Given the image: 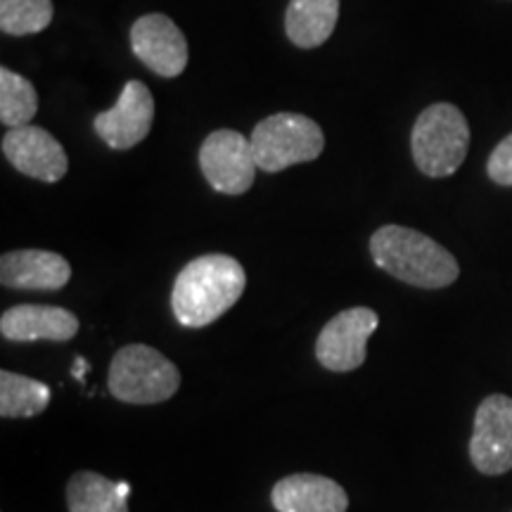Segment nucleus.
Returning a JSON list of instances; mask_svg holds the SVG:
<instances>
[{"instance_id":"4","label":"nucleus","mask_w":512,"mask_h":512,"mask_svg":"<svg viewBox=\"0 0 512 512\" xmlns=\"http://www.w3.org/2000/svg\"><path fill=\"white\" fill-rule=\"evenodd\" d=\"M470 147V126L456 105L437 102L415 119L411 133L413 162L425 176L446 178L463 166Z\"/></svg>"},{"instance_id":"14","label":"nucleus","mask_w":512,"mask_h":512,"mask_svg":"<svg viewBox=\"0 0 512 512\" xmlns=\"http://www.w3.org/2000/svg\"><path fill=\"white\" fill-rule=\"evenodd\" d=\"M271 503L275 512H347L349 496L342 484L323 475L297 472L273 486Z\"/></svg>"},{"instance_id":"1","label":"nucleus","mask_w":512,"mask_h":512,"mask_svg":"<svg viewBox=\"0 0 512 512\" xmlns=\"http://www.w3.org/2000/svg\"><path fill=\"white\" fill-rule=\"evenodd\" d=\"M245 285L247 273L238 259L228 254L197 256L176 275L171 309L183 328H207L238 304Z\"/></svg>"},{"instance_id":"18","label":"nucleus","mask_w":512,"mask_h":512,"mask_svg":"<svg viewBox=\"0 0 512 512\" xmlns=\"http://www.w3.org/2000/svg\"><path fill=\"white\" fill-rule=\"evenodd\" d=\"M38 112L34 83L8 67L0 69V121L8 128L29 126Z\"/></svg>"},{"instance_id":"11","label":"nucleus","mask_w":512,"mask_h":512,"mask_svg":"<svg viewBox=\"0 0 512 512\" xmlns=\"http://www.w3.org/2000/svg\"><path fill=\"white\" fill-rule=\"evenodd\" d=\"M3 155L19 174L41 183H57L67 176L69 159L60 140L46 128L19 126L3 136Z\"/></svg>"},{"instance_id":"10","label":"nucleus","mask_w":512,"mask_h":512,"mask_svg":"<svg viewBox=\"0 0 512 512\" xmlns=\"http://www.w3.org/2000/svg\"><path fill=\"white\" fill-rule=\"evenodd\" d=\"M131 50L152 74L174 79L188 67V41L171 17L143 15L131 27Z\"/></svg>"},{"instance_id":"7","label":"nucleus","mask_w":512,"mask_h":512,"mask_svg":"<svg viewBox=\"0 0 512 512\" xmlns=\"http://www.w3.org/2000/svg\"><path fill=\"white\" fill-rule=\"evenodd\" d=\"M380 316L368 306H354L328 320L316 339V358L332 373H351L366 363L368 342Z\"/></svg>"},{"instance_id":"8","label":"nucleus","mask_w":512,"mask_h":512,"mask_svg":"<svg viewBox=\"0 0 512 512\" xmlns=\"http://www.w3.org/2000/svg\"><path fill=\"white\" fill-rule=\"evenodd\" d=\"M470 460L482 475L496 477L512 470V399L491 394L477 406L470 439Z\"/></svg>"},{"instance_id":"13","label":"nucleus","mask_w":512,"mask_h":512,"mask_svg":"<svg viewBox=\"0 0 512 512\" xmlns=\"http://www.w3.org/2000/svg\"><path fill=\"white\" fill-rule=\"evenodd\" d=\"M79 328V318L62 306L19 304L0 316V335L10 342H69Z\"/></svg>"},{"instance_id":"6","label":"nucleus","mask_w":512,"mask_h":512,"mask_svg":"<svg viewBox=\"0 0 512 512\" xmlns=\"http://www.w3.org/2000/svg\"><path fill=\"white\" fill-rule=\"evenodd\" d=\"M200 169L211 188L221 195H245L259 169L252 140L233 128L209 133L200 147Z\"/></svg>"},{"instance_id":"9","label":"nucleus","mask_w":512,"mask_h":512,"mask_svg":"<svg viewBox=\"0 0 512 512\" xmlns=\"http://www.w3.org/2000/svg\"><path fill=\"white\" fill-rule=\"evenodd\" d=\"M155 121V98L143 81L131 79L121 88L117 105L93 119L98 138L112 150H131L150 136Z\"/></svg>"},{"instance_id":"21","label":"nucleus","mask_w":512,"mask_h":512,"mask_svg":"<svg viewBox=\"0 0 512 512\" xmlns=\"http://www.w3.org/2000/svg\"><path fill=\"white\" fill-rule=\"evenodd\" d=\"M88 368H91V363H88L86 358H76V366H74L76 380H83V373H88Z\"/></svg>"},{"instance_id":"2","label":"nucleus","mask_w":512,"mask_h":512,"mask_svg":"<svg viewBox=\"0 0 512 512\" xmlns=\"http://www.w3.org/2000/svg\"><path fill=\"white\" fill-rule=\"evenodd\" d=\"M370 256L384 273L420 290H444L460 275L458 259L446 247L420 230L396 223L375 230L370 238Z\"/></svg>"},{"instance_id":"5","label":"nucleus","mask_w":512,"mask_h":512,"mask_svg":"<svg viewBox=\"0 0 512 512\" xmlns=\"http://www.w3.org/2000/svg\"><path fill=\"white\" fill-rule=\"evenodd\" d=\"M252 150L256 166L266 174H280L294 164L313 162L325 147L323 128L297 112H275L254 126Z\"/></svg>"},{"instance_id":"3","label":"nucleus","mask_w":512,"mask_h":512,"mask_svg":"<svg viewBox=\"0 0 512 512\" xmlns=\"http://www.w3.org/2000/svg\"><path fill=\"white\" fill-rule=\"evenodd\" d=\"M110 394L131 406H155L174 399L181 389V373L162 351L147 344H126L112 356Z\"/></svg>"},{"instance_id":"16","label":"nucleus","mask_w":512,"mask_h":512,"mask_svg":"<svg viewBox=\"0 0 512 512\" xmlns=\"http://www.w3.org/2000/svg\"><path fill=\"white\" fill-rule=\"evenodd\" d=\"M131 486L93 470H81L67 482L69 512H128Z\"/></svg>"},{"instance_id":"15","label":"nucleus","mask_w":512,"mask_h":512,"mask_svg":"<svg viewBox=\"0 0 512 512\" xmlns=\"http://www.w3.org/2000/svg\"><path fill=\"white\" fill-rule=\"evenodd\" d=\"M339 0H290L285 12L287 38L297 48L323 46L337 27Z\"/></svg>"},{"instance_id":"20","label":"nucleus","mask_w":512,"mask_h":512,"mask_svg":"<svg viewBox=\"0 0 512 512\" xmlns=\"http://www.w3.org/2000/svg\"><path fill=\"white\" fill-rule=\"evenodd\" d=\"M486 174L496 185L512 188V133L505 136L486 162Z\"/></svg>"},{"instance_id":"19","label":"nucleus","mask_w":512,"mask_h":512,"mask_svg":"<svg viewBox=\"0 0 512 512\" xmlns=\"http://www.w3.org/2000/svg\"><path fill=\"white\" fill-rule=\"evenodd\" d=\"M53 22V0H0V29L8 36H34Z\"/></svg>"},{"instance_id":"12","label":"nucleus","mask_w":512,"mask_h":512,"mask_svg":"<svg viewBox=\"0 0 512 512\" xmlns=\"http://www.w3.org/2000/svg\"><path fill=\"white\" fill-rule=\"evenodd\" d=\"M72 278V266L48 249H15L0 259V283L10 290L57 292Z\"/></svg>"},{"instance_id":"17","label":"nucleus","mask_w":512,"mask_h":512,"mask_svg":"<svg viewBox=\"0 0 512 512\" xmlns=\"http://www.w3.org/2000/svg\"><path fill=\"white\" fill-rule=\"evenodd\" d=\"M50 406V387L34 377L0 373V415L3 418H36Z\"/></svg>"}]
</instances>
